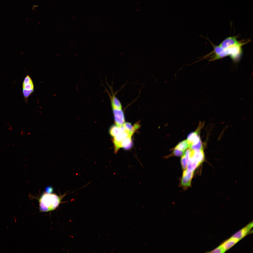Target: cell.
Listing matches in <instances>:
<instances>
[{
    "label": "cell",
    "instance_id": "1",
    "mask_svg": "<svg viewBox=\"0 0 253 253\" xmlns=\"http://www.w3.org/2000/svg\"><path fill=\"white\" fill-rule=\"evenodd\" d=\"M248 41L242 42L239 44L225 49H222L219 45L216 46L212 44L214 48L213 52L214 54L210 61H214L229 56L234 62H237L242 56V47Z\"/></svg>",
    "mask_w": 253,
    "mask_h": 253
},
{
    "label": "cell",
    "instance_id": "2",
    "mask_svg": "<svg viewBox=\"0 0 253 253\" xmlns=\"http://www.w3.org/2000/svg\"><path fill=\"white\" fill-rule=\"evenodd\" d=\"M66 195V193L63 195L59 196L55 193H44L38 200L40 211L48 212L54 210L59 206L62 199Z\"/></svg>",
    "mask_w": 253,
    "mask_h": 253
},
{
    "label": "cell",
    "instance_id": "3",
    "mask_svg": "<svg viewBox=\"0 0 253 253\" xmlns=\"http://www.w3.org/2000/svg\"><path fill=\"white\" fill-rule=\"evenodd\" d=\"M22 93L25 102L27 103L29 97L34 91L33 82L30 77L27 75L25 78L22 84Z\"/></svg>",
    "mask_w": 253,
    "mask_h": 253
},
{
    "label": "cell",
    "instance_id": "4",
    "mask_svg": "<svg viewBox=\"0 0 253 253\" xmlns=\"http://www.w3.org/2000/svg\"><path fill=\"white\" fill-rule=\"evenodd\" d=\"M129 136H131L124 126H121L120 131L113 138L115 153H116L119 149L118 146L120 142L124 139Z\"/></svg>",
    "mask_w": 253,
    "mask_h": 253
},
{
    "label": "cell",
    "instance_id": "5",
    "mask_svg": "<svg viewBox=\"0 0 253 253\" xmlns=\"http://www.w3.org/2000/svg\"><path fill=\"white\" fill-rule=\"evenodd\" d=\"M242 42L238 41L236 37H230L225 39L219 46L222 49H225L239 44Z\"/></svg>",
    "mask_w": 253,
    "mask_h": 253
},
{
    "label": "cell",
    "instance_id": "6",
    "mask_svg": "<svg viewBox=\"0 0 253 253\" xmlns=\"http://www.w3.org/2000/svg\"><path fill=\"white\" fill-rule=\"evenodd\" d=\"M253 227V223L252 222L237 232L231 237L239 241L247 234Z\"/></svg>",
    "mask_w": 253,
    "mask_h": 253
},
{
    "label": "cell",
    "instance_id": "7",
    "mask_svg": "<svg viewBox=\"0 0 253 253\" xmlns=\"http://www.w3.org/2000/svg\"><path fill=\"white\" fill-rule=\"evenodd\" d=\"M184 171L181 180L182 185L185 187L189 186L191 185L194 172L189 171L186 169Z\"/></svg>",
    "mask_w": 253,
    "mask_h": 253
},
{
    "label": "cell",
    "instance_id": "8",
    "mask_svg": "<svg viewBox=\"0 0 253 253\" xmlns=\"http://www.w3.org/2000/svg\"><path fill=\"white\" fill-rule=\"evenodd\" d=\"M199 130L192 132L188 135L187 139L189 145V148L191 146L197 144L201 142L199 135Z\"/></svg>",
    "mask_w": 253,
    "mask_h": 253
},
{
    "label": "cell",
    "instance_id": "9",
    "mask_svg": "<svg viewBox=\"0 0 253 253\" xmlns=\"http://www.w3.org/2000/svg\"><path fill=\"white\" fill-rule=\"evenodd\" d=\"M239 241L238 240L231 237L226 240L220 245L226 251L229 249Z\"/></svg>",
    "mask_w": 253,
    "mask_h": 253
},
{
    "label": "cell",
    "instance_id": "10",
    "mask_svg": "<svg viewBox=\"0 0 253 253\" xmlns=\"http://www.w3.org/2000/svg\"><path fill=\"white\" fill-rule=\"evenodd\" d=\"M131 137V136H129L121 141L119 145V149L121 148L125 149H128L130 148L132 145Z\"/></svg>",
    "mask_w": 253,
    "mask_h": 253
},
{
    "label": "cell",
    "instance_id": "11",
    "mask_svg": "<svg viewBox=\"0 0 253 253\" xmlns=\"http://www.w3.org/2000/svg\"><path fill=\"white\" fill-rule=\"evenodd\" d=\"M123 126L131 136L136 130L138 129L140 127V125L138 123H135L133 126L130 123L126 122L124 123Z\"/></svg>",
    "mask_w": 253,
    "mask_h": 253
},
{
    "label": "cell",
    "instance_id": "12",
    "mask_svg": "<svg viewBox=\"0 0 253 253\" xmlns=\"http://www.w3.org/2000/svg\"><path fill=\"white\" fill-rule=\"evenodd\" d=\"M189 145L187 140H183L179 143L175 148L184 152L188 147Z\"/></svg>",
    "mask_w": 253,
    "mask_h": 253
},
{
    "label": "cell",
    "instance_id": "13",
    "mask_svg": "<svg viewBox=\"0 0 253 253\" xmlns=\"http://www.w3.org/2000/svg\"><path fill=\"white\" fill-rule=\"evenodd\" d=\"M121 127L116 125L112 126L109 130V133L111 136L113 138L114 137L120 130Z\"/></svg>",
    "mask_w": 253,
    "mask_h": 253
},
{
    "label": "cell",
    "instance_id": "14",
    "mask_svg": "<svg viewBox=\"0 0 253 253\" xmlns=\"http://www.w3.org/2000/svg\"><path fill=\"white\" fill-rule=\"evenodd\" d=\"M181 163L182 169L184 170L186 169L187 167V163L184 153L182 156Z\"/></svg>",
    "mask_w": 253,
    "mask_h": 253
},
{
    "label": "cell",
    "instance_id": "15",
    "mask_svg": "<svg viewBox=\"0 0 253 253\" xmlns=\"http://www.w3.org/2000/svg\"><path fill=\"white\" fill-rule=\"evenodd\" d=\"M225 252V251L220 245L212 251L208 253H223Z\"/></svg>",
    "mask_w": 253,
    "mask_h": 253
},
{
    "label": "cell",
    "instance_id": "16",
    "mask_svg": "<svg viewBox=\"0 0 253 253\" xmlns=\"http://www.w3.org/2000/svg\"><path fill=\"white\" fill-rule=\"evenodd\" d=\"M184 153V152L181 151L177 149L174 148L173 153L174 156H182Z\"/></svg>",
    "mask_w": 253,
    "mask_h": 253
},
{
    "label": "cell",
    "instance_id": "17",
    "mask_svg": "<svg viewBox=\"0 0 253 253\" xmlns=\"http://www.w3.org/2000/svg\"><path fill=\"white\" fill-rule=\"evenodd\" d=\"M45 192L48 193H52L53 189L52 187L50 186H47L45 188Z\"/></svg>",
    "mask_w": 253,
    "mask_h": 253
}]
</instances>
